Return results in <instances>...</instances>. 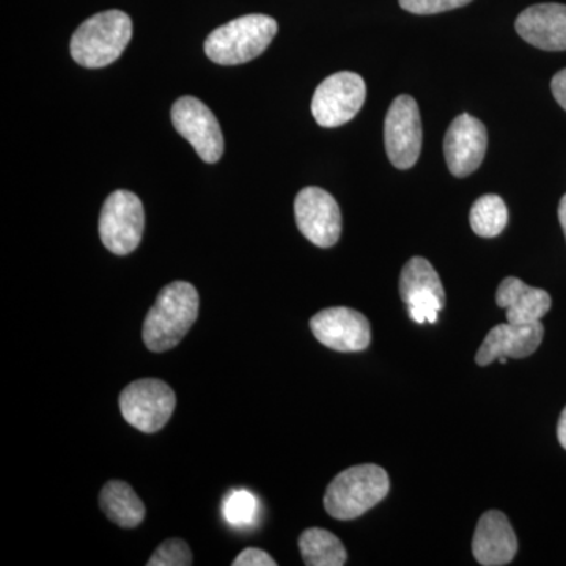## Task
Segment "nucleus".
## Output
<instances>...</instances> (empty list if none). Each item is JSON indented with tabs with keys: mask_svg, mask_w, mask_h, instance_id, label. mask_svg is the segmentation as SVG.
Wrapping results in <instances>:
<instances>
[{
	"mask_svg": "<svg viewBox=\"0 0 566 566\" xmlns=\"http://www.w3.org/2000/svg\"><path fill=\"white\" fill-rule=\"evenodd\" d=\"M199 304L192 283L177 281L164 286L144 322L145 346L153 353H164L180 345L197 322Z\"/></svg>",
	"mask_w": 566,
	"mask_h": 566,
	"instance_id": "nucleus-1",
	"label": "nucleus"
},
{
	"mask_svg": "<svg viewBox=\"0 0 566 566\" xmlns=\"http://www.w3.org/2000/svg\"><path fill=\"white\" fill-rule=\"evenodd\" d=\"M132 39L133 21L125 11H103L82 22L73 33L71 57L85 69H103L120 59Z\"/></svg>",
	"mask_w": 566,
	"mask_h": 566,
	"instance_id": "nucleus-2",
	"label": "nucleus"
},
{
	"mask_svg": "<svg viewBox=\"0 0 566 566\" xmlns=\"http://www.w3.org/2000/svg\"><path fill=\"white\" fill-rule=\"evenodd\" d=\"M389 475L376 464H360L340 472L324 494V509L334 520L363 516L389 494Z\"/></svg>",
	"mask_w": 566,
	"mask_h": 566,
	"instance_id": "nucleus-3",
	"label": "nucleus"
},
{
	"mask_svg": "<svg viewBox=\"0 0 566 566\" xmlns=\"http://www.w3.org/2000/svg\"><path fill=\"white\" fill-rule=\"evenodd\" d=\"M277 29V21L266 14H245L212 31L205 54L219 65L251 62L268 50Z\"/></svg>",
	"mask_w": 566,
	"mask_h": 566,
	"instance_id": "nucleus-4",
	"label": "nucleus"
},
{
	"mask_svg": "<svg viewBox=\"0 0 566 566\" xmlns=\"http://www.w3.org/2000/svg\"><path fill=\"white\" fill-rule=\"evenodd\" d=\"M122 416L126 422L142 431L156 433L169 422L177 406L172 387L161 379H139L123 389L120 398Z\"/></svg>",
	"mask_w": 566,
	"mask_h": 566,
	"instance_id": "nucleus-5",
	"label": "nucleus"
},
{
	"mask_svg": "<svg viewBox=\"0 0 566 566\" xmlns=\"http://www.w3.org/2000/svg\"><path fill=\"white\" fill-rule=\"evenodd\" d=\"M144 230L145 211L139 197L123 189L112 192L99 216L104 248L115 255H128L139 248Z\"/></svg>",
	"mask_w": 566,
	"mask_h": 566,
	"instance_id": "nucleus-6",
	"label": "nucleus"
},
{
	"mask_svg": "<svg viewBox=\"0 0 566 566\" xmlns=\"http://www.w3.org/2000/svg\"><path fill=\"white\" fill-rule=\"evenodd\" d=\"M367 87L359 74L340 71L324 80L312 99V114L323 128H338L363 109Z\"/></svg>",
	"mask_w": 566,
	"mask_h": 566,
	"instance_id": "nucleus-7",
	"label": "nucleus"
},
{
	"mask_svg": "<svg viewBox=\"0 0 566 566\" xmlns=\"http://www.w3.org/2000/svg\"><path fill=\"white\" fill-rule=\"evenodd\" d=\"M423 129L419 106L409 95H400L390 104L385 122V145L390 163L397 169L415 167L422 151Z\"/></svg>",
	"mask_w": 566,
	"mask_h": 566,
	"instance_id": "nucleus-8",
	"label": "nucleus"
},
{
	"mask_svg": "<svg viewBox=\"0 0 566 566\" xmlns=\"http://www.w3.org/2000/svg\"><path fill=\"white\" fill-rule=\"evenodd\" d=\"M297 229L318 248H333L340 240L342 212L329 192L322 188H304L294 200Z\"/></svg>",
	"mask_w": 566,
	"mask_h": 566,
	"instance_id": "nucleus-9",
	"label": "nucleus"
},
{
	"mask_svg": "<svg viewBox=\"0 0 566 566\" xmlns=\"http://www.w3.org/2000/svg\"><path fill=\"white\" fill-rule=\"evenodd\" d=\"M172 123L205 163L214 164L222 158L221 125L207 104L193 96H182L174 104Z\"/></svg>",
	"mask_w": 566,
	"mask_h": 566,
	"instance_id": "nucleus-10",
	"label": "nucleus"
},
{
	"mask_svg": "<svg viewBox=\"0 0 566 566\" xmlns=\"http://www.w3.org/2000/svg\"><path fill=\"white\" fill-rule=\"evenodd\" d=\"M311 329L319 344L335 352H364L371 342L367 316L349 307L324 308L311 319Z\"/></svg>",
	"mask_w": 566,
	"mask_h": 566,
	"instance_id": "nucleus-11",
	"label": "nucleus"
},
{
	"mask_svg": "<svg viewBox=\"0 0 566 566\" xmlns=\"http://www.w3.org/2000/svg\"><path fill=\"white\" fill-rule=\"evenodd\" d=\"M488 150L485 125L469 114L458 115L449 126L444 139L447 167L453 177L465 178L474 174Z\"/></svg>",
	"mask_w": 566,
	"mask_h": 566,
	"instance_id": "nucleus-12",
	"label": "nucleus"
},
{
	"mask_svg": "<svg viewBox=\"0 0 566 566\" xmlns=\"http://www.w3.org/2000/svg\"><path fill=\"white\" fill-rule=\"evenodd\" d=\"M545 326L542 322L531 324H499L486 334L485 340L476 352L475 363L480 367L493 364L501 357L524 359L532 356L542 345Z\"/></svg>",
	"mask_w": 566,
	"mask_h": 566,
	"instance_id": "nucleus-13",
	"label": "nucleus"
},
{
	"mask_svg": "<svg viewBox=\"0 0 566 566\" xmlns=\"http://www.w3.org/2000/svg\"><path fill=\"white\" fill-rule=\"evenodd\" d=\"M517 538L509 517L497 510L483 513L476 524L472 554L483 566H504L515 558Z\"/></svg>",
	"mask_w": 566,
	"mask_h": 566,
	"instance_id": "nucleus-14",
	"label": "nucleus"
},
{
	"mask_svg": "<svg viewBox=\"0 0 566 566\" xmlns=\"http://www.w3.org/2000/svg\"><path fill=\"white\" fill-rule=\"evenodd\" d=\"M516 32L538 50L566 51V6L538 3L517 17Z\"/></svg>",
	"mask_w": 566,
	"mask_h": 566,
	"instance_id": "nucleus-15",
	"label": "nucleus"
},
{
	"mask_svg": "<svg viewBox=\"0 0 566 566\" xmlns=\"http://www.w3.org/2000/svg\"><path fill=\"white\" fill-rule=\"evenodd\" d=\"M495 303L505 308L506 322L531 324L539 322L551 311L553 300L545 290L528 286L517 277H506L499 285Z\"/></svg>",
	"mask_w": 566,
	"mask_h": 566,
	"instance_id": "nucleus-16",
	"label": "nucleus"
},
{
	"mask_svg": "<svg viewBox=\"0 0 566 566\" xmlns=\"http://www.w3.org/2000/svg\"><path fill=\"white\" fill-rule=\"evenodd\" d=\"M99 505L107 520L123 528L139 526L147 515L139 495L128 483L120 480H111L103 486Z\"/></svg>",
	"mask_w": 566,
	"mask_h": 566,
	"instance_id": "nucleus-17",
	"label": "nucleus"
},
{
	"mask_svg": "<svg viewBox=\"0 0 566 566\" xmlns=\"http://www.w3.org/2000/svg\"><path fill=\"white\" fill-rule=\"evenodd\" d=\"M300 549L307 566H342L348 560L344 543L329 531L319 527L303 532Z\"/></svg>",
	"mask_w": 566,
	"mask_h": 566,
	"instance_id": "nucleus-18",
	"label": "nucleus"
},
{
	"mask_svg": "<svg viewBox=\"0 0 566 566\" xmlns=\"http://www.w3.org/2000/svg\"><path fill=\"white\" fill-rule=\"evenodd\" d=\"M433 293L446 300L444 286L433 264L422 256H415L405 264L400 275V296L403 303L415 294Z\"/></svg>",
	"mask_w": 566,
	"mask_h": 566,
	"instance_id": "nucleus-19",
	"label": "nucleus"
},
{
	"mask_svg": "<svg viewBox=\"0 0 566 566\" xmlns=\"http://www.w3.org/2000/svg\"><path fill=\"white\" fill-rule=\"evenodd\" d=\"M469 222L479 237H497L504 232L506 223H509V208L502 197L488 193L472 205Z\"/></svg>",
	"mask_w": 566,
	"mask_h": 566,
	"instance_id": "nucleus-20",
	"label": "nucleus"
},
{
	"mask_svg": "<svg viewBox=\"0 0 566 566\" xmlns=\"http://www.w3.org/2000/svg\"><path fill=\"white\" fill-rule=\"evenodd\" d=\"M260 502L251 491L233 490L223 497L222 516L230 526L238 528L252 527L259 520Z\"/></svg>",
	"mask_w": 566,
	"mask_h": 566,
	"instance_id": "nucleus-21",
	"label": "nucleus"
},
{
	"mask_svg": "<svg viewBox=\"0 0 566 566\" xmlns=\"http://www.w3.org/2000/svg\"><path fill=\"white\" fill-rule=\"evenodd\" d=\"M193 564L191 547L180 538L166 539L155 551L148 566H189Z\"/></svg>",
	"mask_w": 566,
	"mask_h": 566,
	"instance_id": "nucleus-22",
	"label": "nucleus"
},
{
	"mask_svg": "<svg viewBox=\"0 0 566 566\" xmlns=\"http://www.w3.org/2000/svg\"><path fill=\"white\" fill-rule=\"evenodd\" d=\"M408 307V314L411 316L412 322L417 324L438 322L439 312L444 308L446 300L439 297L438 294L424 293L415 294L405 301Z\"/></svg>",
	"mask_w": 566,
	"mask_h": 566,
	"instance_id": "nucleus-23",
	"label": "nucleus"
},
{
	"mask_svg": "<svg viewBox=\"0 0 566 566\" xmlns=\"http://www.w3.org/2000/svg\"><path fill=\"white\" fill-rule=\"evenodd\" d=\"M472 0H400L401 9L415 14H436L461 9Z\"/></svg>",
	"mask_w": 566,
	"mask_h": 566,
	"instance_id": "nucleus-24",
	"label": "nucleus"
},
{
	"mask_svg": "<svg viewBox=\"0 0 566 566\" xmlns=\"http://www.w3.org/2000/svg\"><path fill=\"white\" fill-rule=\"evenodd\" d=\"M274 560L266 551L259 547H248L233 560V566H275Z\"/></svg>",
	"mask_w": 566,
	"mask_h": 566,
	"instance_id": "nucleus-25",
	"label": "nucleus"
},
{
	"mask_svg": "<svg viewBox=\"0 0 566 566\" xmlns=\"http://www.w3.org/2000/svg\"><path fill=\"white\" fill-rule=\"evenodd\" d=\"M551 91H553L554 98L560 104L562 109L566 111V69L558 71L556 76L553 77Z\"/></svg>",
	"mask_w": 566,
	"mask_h": 566,
	"instance_id": "nucleus-26",
	"label": "nucleus"
},
{
	"mask_svg": "<svg viewBox=\"0 0 566 566\" xmlns=\"http://www.w3.org/2000/svg\"><path fill=\"white\" fill-rule=\"evenodd\" d=\"M557 438L560 446L566 450V408L562 411L560 419H558Z\"/></svg>",
	"mask_w": 566,
	"mask_h": 566,
	"instance_id": "nucleus-27",
	"label": "nucleus"
},
{
	"mask_svg": "<svg viewBox=\"0 0 566 566\" xmlns=\"http://www.w3.org/2000/svg\"><path fill=\"white\" fill-rule=\"evenodd\" d=\"M558 221H560L566 238V193L562 197L560 205H558Z\"/></svg>",
	"mask_w": 566,
	"mask_h": 566,
	"instance_id": "nucleus-28",
	"label": "nucleus"
},
{
	"mask_svg": "<svg viewBox=\"0 0 566 566\" xmlns=\"http://www.w3.org/2000/svg\"><path fill=\"white\" fill-rule=\"evenodd\" d=\"M506 360H509V357H501V359H499V363L506 364Z\"/></svg>",
	"mask_w": 566,
	"mask_h": 566,
	"instance_id": "nucleus-29",
	"label": "nucleus"
}]
</instances>
